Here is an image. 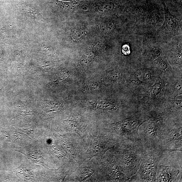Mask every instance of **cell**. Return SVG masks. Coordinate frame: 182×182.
Masks as SVG:
<instances>
[{"mask_svg": "<svg viewBox=\"0 0 182 182\" xmlns=\"http://www.w3.org/2000/svg\"><path fill=\"white\" fill-rule=\"evenodd\" d=\"M162 3L163 5L165 16V20L162 27V29L167 34L172 36L181 34V26L177 19L170 12L164 0H162Z\"/></svg>", "mask_w": 182, "mask_h": 182, "instance_id": "obj_1", "label": "cell"}, {"mask_svg": "<svg viewBox=\"0 0 182 182\" xmlns=\"http://www.w3.org/2000/svg\"><path fill=\"white\" fill-rule=\"evenodd\" d=\"M104 143L97 136L92 137L90 147L86 153L88 158L101 155L104 151Z\"/></svg>", "mask_w": 182, "mask_h": 182, "instance_id": "obj_2", "label": "cell"}, {"mask_svg": "<svg viewBox=\"0 0 182 182\" xmlns=\"http://www.w3.org/2000/svg\"><path fill=\"white\" fill-rule=\"evenodd\" d=\"M118 125L124 131L128 132H137L140 123L139 121L137 119H129L119 122Z\"/></svg>", "mask_w": 182, "mask_h": 182, "instance_id": "obj_3", "label": "cell"}, {"mask_svg": "<svg viewBox=\"0 0 182 182\" xmlns=\"http://www.w3.org/2000/svg\"><path fill=\"white\" fill-rule=\"evenodd\" d=\"M156 163L153 160L148 159L143 167L142 174L149 181H152L156 175Z\"/></svg>", "mask_w": 182, "mask_h": 182, "instance_id": "obj_4", "label": "cell"}, {"mask_svg": "<svg viewBox=\"0 0 182 182\" xmlns=\"http://www.w3.org/2000/svg\"><path fill=\"white\" fill-rule=\"evenodd\" d=\"M162 170L160 173L158 177V181L167 182L171 181V177L172 175L170 168L169 167L162 166Z\"/></svg>", "mask_w": 182, "mask_h": 182, "instance_id": "obj_5", "label": "cell"}, {"mask_svg": "<svg viewBox=\"0 0 182 182\" xmlns=\"http://www.w3.org/2000/svg\"><path fill=\"white\" fill-rule=\"evenodd\" d=\"M157 129V124L155 122H152L148 124L145 129L146 134L149 137L155 135Z\"/></svg>", "mask_w": 182, "mask_h": 182, "instance_id": "obj_6", "label": "cell"}, {"mask_svg": "<svg viewBox=\"0 0 182 182\" xmlns=\"http://www.w3.org/2000/svg\"><path fill=\"white\" fill-rule=\"evenodd\" d=\"M97 106L101 109L110 110L114 108V105L111 103L103 101L98 103L97 104Z\"/></svg>", "mask_w": 182, "mask_h": 182, "instance_id": "obj_7", "label": "cell"}, {"mask_svg": "<svg viewBox=\"0 0 182 182\" xmlns=\"http://www.w3.org/2000/svg\"><path fill=\"white\" fill-rule=\"evenodd\" d=\"M162 86L159 83H156L152 87L151 91H150V94L152 96H155L159 94L162 90Z\"/></svg>", "mask_w": 182, "mask_h": 182, "instance_id": "obj_8", "label": "cell"}, {"mask_svg": "<svg viewBox=\"0 0 182 182\" xmlns=\"http://www.w3.org/2000/svg\"><path fill=\"white\" fill-rule=\"evenodd\" d=\"M111 173L113 175L116 179H120V172L119 168L116 164H113L111 165Z\"/></svg>", "mask_w": 182, "mask_h": 182, "instance_id": "obj_9", "label": "cell"}, {"mask_svg": "<svg viewBox=\"0 0 182 182\" xmlns=\"http://www.w3.org/2000/svg\"><path fill=\"white\" fill-rule=\"evenodd\" d=\"M130 81L134 84L139 85L141 84V81L134 74H132L130 76Z\"/></svg>", "mask_w": 182, "mask_h": 182, "instance_id": "obj_10", "label": "cell"}, {"mask_svg": "<svg viewBox=\"0 0 182 182\" xmlns=\"http://www.w3.org/2000/svg\"><path fill=\"white\" fill-rule=\"evenodd\" d=\"M122 51L124 55H129L130 52L129 46L127 44L124 45L122 47Z\"/></svg>", "mask_w": 182, "mask_h": 182, "instance_id": "obj_11", "label": "cell"}, {"mask_svg": "<svg viewBox=\"0 0 182 182\" xmlns=\"http://www.w3.org/2000/svg\"><path fill=\"white\" fill-rule=\"evenodd\" d=\"M158 67L160 69L162 70H165L167 68L168 65L165 61L160 60L158 63Z\"/></svg>", "mask_w": 182, "mask_h": 182, "instance_id": "obj_12", "label": "cell"}, {"mask_svg": "<svg viewBox=\"0 0 182 182\" xmlns=\"http://www.w3.org/2000/svg\"><path fill=\"white\" fill-rule=\"evenodd\" d=\"M120 76L118 72H114L112 73H111L109 76V78L110 79L112 80H115L117 79Z\"/></svg>", "mask_w": 182, "mask_h": 182, "instance_id": "obj_13", "label": "cell"}, {"mask_svg": "<svg viewBox=\"0 0 182 182\" xmlns=\"http://www.w3.org/2000/svg\"><path fill=\"white\" fill-rule=\"evenodd\" d=\"M182 100H175L174 102V105L176 107H181L182 106Z\"/></svg>", "mask_w": 182, "mask_h": 182, "instance_id": "obj_14", "label": "cell"}, {"mask_svg": "<svg viewBox=\"0 0 182 182\" xmlns=\"http://www.w3.org/2000/svg\"><path fill=\"white\" fill-rule=\"evenodd\" d=\"M153 52V54L155 55V56L157 57L160 56L161 54V51H160L159 49L157 48L154 49Z\"/></svg>", "mask_w": 182, "mask_h": 182, "instance_id": "obj_15", "label": "cell"}, {"mask_svg": "<svg viewBox=\"0 0 182 182\" xmlns=\"http://www.w3.org/2000/svg\"><path fill=\"white\" fill-rule=\"evenodd\" d=\"M89 87L92 89H96L98 87V84L97 83L93 82L90 83L89 84Z\"/></svg>", "mask_w": 182, "mask_h": 182, "instance_id": "obj_16", "label": "cell"}, {"mask_svg": "<svg viewBox=\"0 0 182 182\" xmlns=\"http://www.w3.org/2000/svg\"><path fill=\"white\" fill-rule=\"evenodd\" d=\"M143 76L145 79L148 80L151 77V75L150 73L148 72H143Z\"/></svg>", "mask_w": 182, "mask_h": 182, "instance_id": "obj_17", "label": "cell"}, {"mask_svg": "<svg viewBox=\"0 0 182 182\" xmlns=\"http://www.w3.org/2000/svg\"><path fill=\"white\" fill-rule=\"evenodd\" d=\"M173 1L176 5H177L181 8L182 7V0H173Z\"/></svg>", "mask_w": 182, "mask_h": 182, "instance_id": "obj_18", "label": "cell"}, {"mask_svg": "<svg viewBox=\"0 0 182 182\" xmlns=\"http://www.w3.org/2000/svg\"><path fill=\"white\" fill-rule=\"evenodd\" d=\"M176 88L177 90L178 91V92H181L182 91V85L180 83H178V84L176 85Z\"/></svg>", "mask_w": 182, "mask_h": 182, "instance_id": "obj_19", "label": "cell"}]
</instances>
